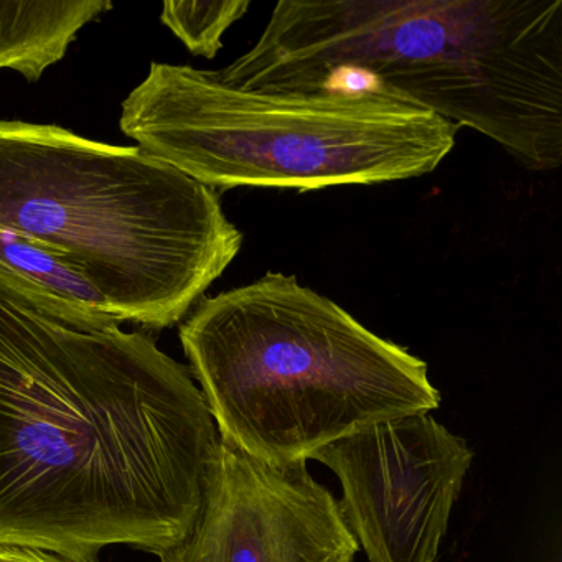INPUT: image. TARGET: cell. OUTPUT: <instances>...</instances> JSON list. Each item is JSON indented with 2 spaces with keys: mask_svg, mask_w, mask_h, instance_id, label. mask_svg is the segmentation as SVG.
<instances>
[{
  "mask_svg": "<svg viewBox=\"0 0 562 562\" xmlns=\"http://www.w3.org/2000/svg\"><path fill=\"white\" fill-rule=\"evenodd\" d=\"M220 446L186 364L0 288V546L94 562L192 531Z\"/></svg>",
  "mask_w": 562,
  "mask_h": 562,
  "instance_id": "obj_1",
  "label": "cell"
},
{
  "mask_svg": "<svg viewBox=\"0 0 562 562\" xmlns=\"http://www.w3.org/2000/svg\"><path fill=\"white\" fill-rule=\"evenodd\" d=\"M262 93L351 90L495 140L526 169L562 162V0H282L216 71Z\"/></svg>",
  "mask_w": 562,
  "mask_h": 562,
  "instance_id": "obj_2",
  "label": "cell"
},
{
  "mask_svg": "<svg viewBox=\"0 0 562 562\" xmlns=\"http://www.w3.org/2000/svg\"><path fill=\"white\" fill-rule=\"evenodd\" d=\"M179 335L220 440L278 469L440 404L426 361L294 276L202 299Z\"/></svg>",
  "mask_w": 562,
  "mask_h": 562,
  "instance_id": "obj_3",
  "label": "cell"
},
{
  "mask_svg": "<svg viewBox=\"0 0 562 562\" xmlns=\"http://www.w3.org/2000/svg\"><path fill=\"white\" fill-rule=\"evenodd\" d=\"M0 228L74 262L124 324H179L238 256L218 193L137 146L0 120Z\"/></svg>",
  "mask_w": 562,
  "mask_h": 562,
  "instance_id": "obj_4",
  "label": "cell"
},
{
  "mask_svg": "<svg viewBox=\"0 0 562 562\" xmlns=\"http://www.w3.org/2000/svg\"><path fill=\"white\" fill-rule=\"evenodd\" d=\"M137 147L210 189L299 192L434 172L459 126L371 90L262 93L216 71L150 65L121 108Z\"/></svg>",
  "mask_w": 562,
  "mask_h": 562,
  "instance_id": "obj_5",
  "label": "cell"
},
{
  "mask_svg": "<svg viewBox=\"0 0 562 562\" xmlns=\"http://www.w3.org/2000/svg\"><path fill=\"white\" fill-rule=\"evenodd\" d=\"M338 476L348 531L368 562H437L473 452L430 413L371 424L318 450Z\"/></svg>",
  "mask_w": 562,
  "mask_h": 562,
  "instance_id": "obj_6",
  "label": "cell"
},
{
  "mask_svg": "<svg viewBox=\"0 0 562 562\" xmlns=\"http://www.w3.org/2000/svg\"><path fill=\"white\" fill-rule=\"evenodd\" d=\"M358 542L307 463L266 465L220 440L202 509L162 562H355Z\"/></svg>",
  "mask_w": 562,
  "mask_h": 562,
  "instance_id": "obj_7",
  "label": "cell"
},
{
  "mask_svg": "<svg viewBox=\"0 0 562 562\" xmlns=\"http://www.w3.org/2000/svg\"><path fill=\"white\" fill-rule=\"evenodd\" d=\"M0 288L74 327L110 330L124 324L74 262L4 228H0Z\"/></svg>",
  "mask_w": 562,
  "mask_h": 562,
  "instance_id": "obj_8",
  "label": "cell"
},
{
  "mask_svg": "<svg viewBox=\"0 0 562 562\" xmlns=\"http://www.w3.org/2000/svg\"><path fill=\"white\" fill-rule=\"evenodd\" d=\"M110 0H0V65L27 81L41 80L67 55L78 32L106 12Z\"/></svg>",
  "mask_w": 562,
  "mask_h": 562,
  "instance_id": "obj_9",
  "label": "cell"
},
{
  "mask_svg": "<svg viewBox=\"0 0 562 562\" xmlns=\"http://www.w3.org/2000/svg\"><path fill=\"white\" fill-rule=\"evenodd\" d=\"M249 0L222 2H164L160 21L196 57L215 58L222 50L223 35L245 18Z\"/></svg>",
  "mask_w": 562,
  "mask_h": 562,
  "instance_id": "obj_10",
  "label": "cell"
},
{
  "mask_svg": "<svg viewBox=\"0 0 562 562\" xmlns=\"http://www.w3.org/2000/svg\"><path fill=\"white\" fill-rule=\"evenodd\" d=\"M0 562H78L60 558L52 552L37 551V549L11 548L0 546Z\"/></svg>",
  "mask_w": 562,
  "mask_h": 562,
  "instance_id": "obj_11",
  "label": "cell"
},
{
  "mask_svg": "<svg viewBox=\"0 0 562 562\" xmlns=\"http://www.w3.org/2000/svg\"><path fill=\"white\" fill-rule=\"evenodd\" d=\"M0 70H2V67H0Z\"/></svg>",
  "mask_w": 562,
  "mask_h": 562,
  "instance_id": "obj_12",
  "label": "cell"
}]
</instances>
